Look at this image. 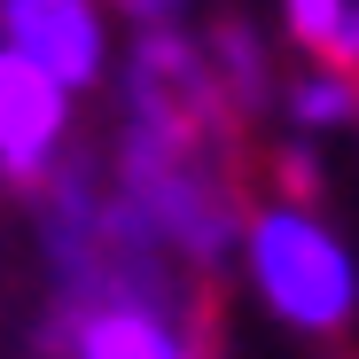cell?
Returning a JSON list of instances; mask_svg holds the SVG:
<instances>
[{"label":"cell","instance_id":"cell-1","mask_svg":"<svg viewBox=\"0 0 359 359\" xmlns=\"http://www.w3.org/2000/svg\"><path fill=\"white\" fill-rule=\"evenodd\" d=\"M243 266H250L258 305L281 328L320 336V344L351 336V320H359V258L313 211V196L258 188L250 211H243Z\"/></svg>","mask_w":359,"mask_h":359},{"label":"cell","instance_id":"cell-2","mask_svg":"<svg viewBox=\"0 0 359 359\" xmlns=\"http://www.w3.org/2000/svg\"><path fill=\"white\" fill-rule=\"evenodd\" d=\"M71 86L39 71L32 55L0 47V188L39 196L71 164Z\"/></svg>","mask_w":359,"mask_h":359},{"label":"cell","instance_id":"cell-3","mask_svg":"<svg viewBox=\"0 0 359 359\" xmlns=\"http://www.w3.org/2000/svg\"><path fill=\"white\" fill-rule=\"evenodd\" d=\"M0 47L32 55L71 94L109 79V0H0Z\"/></svg>","mask_w":359,"mask_h":359},{"label":"cell","instance_id":"cell-4","mask_svg":"<svg viewBox=\"0 0 359 359\" xmlns=\"http://www.w3.org/2000/svg\"><path fill=\"white\" fill-rule=\"evenodd\" d=\"M180 8L188 0H109V16H126L133 32H164V24H180Z\"/></svg>","mask_w":359,"mask_h":359}]
</instances>
